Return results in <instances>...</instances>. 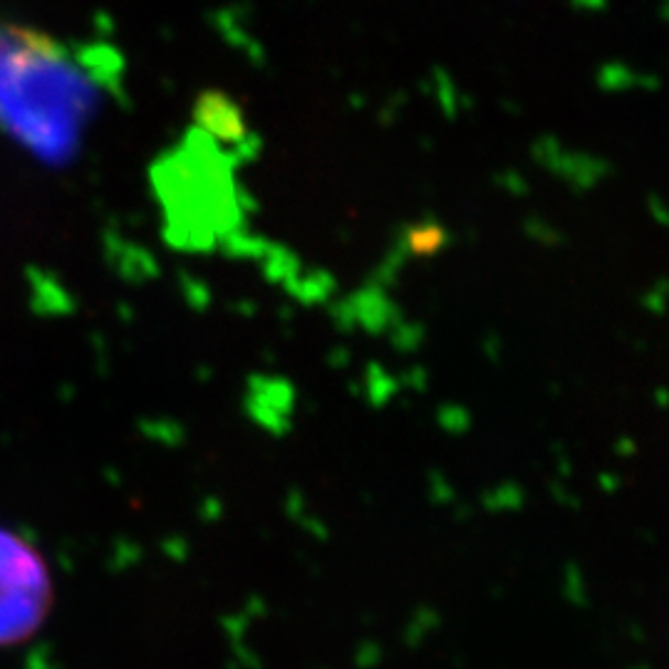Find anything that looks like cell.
<instances>
[{
  "label": "cell",
  "instance_id": "obj_1",
  "mask_svg": "<svg viewBox=\"0 0 669 669\" xmlns=\"http://www.w3.org/2000/svg\"><path fill=\"white\" fill-rule=\"evenodd\" d=\"M97 107L95 77L65 43L0 21V134L37 160L63 164L80 150Z\"/></svg>",
  "mask_w": 669,
  "mask_h": 669
},
{
  "label": "cell",
  "instance_id": "obj_2",
  "mask_svg": "<svg viewBox=\"0 0 669 669\" xmlns=\"http://www.w3.org/2000/svg\"><path fill=\"white\" fill-rule=\"evenodd\" d=\"M55 605V580L33 540L0 526V652L41 633Z\"/></svg>",
  "mask_w": 669,
  "mask_h": 669
}]
</instances>
